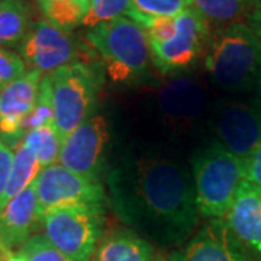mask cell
<instances>
[{
	"instance_id": "cell-11",
	"label": "cell",
	"mask_w": 261,
	"mask_h": 261,
	"mask_svg": "<svg viewBox=\"0 0 261 261\" xmlns=\"http://www.w3.org/2000/svg\"><path fill=\"white\" fill-rule=\"evenodd\" d=\"M34 187L41 218L58 207L105 203L106 200V189L102 180L80 176L60 163L42 168Z\"/></svg>"
},
{
	"instance_id": "cell-17",
	"label": "cell",
	"mask_w": 261,
	"mask_h": 261,
	"mask_svg": "<svg viewBox=\"0 0 261 261\" xmlns=\"http://www.w3.org/2000/svg\"><path fill=\"white\" fill-rule=\"evenodd\" d=\"M154 245L128 228L103 235L90 261H152Z\"/></svg>"
},
{
	"instance_id": "cell-22",
	"label": "cell",
	"mask_w": 261,
	"mask_h": 261,
	"mask_svg": "<svg viewBox=\"0 0 261 261\" xmlns=\"http://www.w3.org/2000/svg\"><path fill=\"white\" fill-rule=\"evenodd\" d=\"M22 141L28 145V148L37 155L41 167L45 168L58 163L60 151L63 145V138L57 129L56 123H49L41 128L28 130Z\"/></svg>"
},
{
	"instance_id": "cell-19",
	"label": "cell",
	"mask_w": 261,
	"mask_h": 261,
	"mask_svg": "<svg viewBox=\"0 0 261 261\" xmlns=\"http://www.w3.org/2000/svg\"><path fill=\"white\" fill-rule=\"evenodd\" d=\"M42 167L38 161L37 155L28 148V145L23 141H20L13 148V164H12L8 185L5 189V195L0 203V209L13 197H16L28 187L32 186L39 176Z\"/></svg>"
},
{
	"instance_id": "cell-29",
	"label": "cell",
	"mask_w": 261,
	"mask_h": 261,
	"mask_svg": "<svg viewBox=\"0 0 261 261\" xmlns=\"http://www.w3.org/2000/svg\"><path fill=\"white\" fill-rule=\"evenodd\" d=\"M245 180L261 187V147L245 160Z\"/></svg>"
},
{
	"instance_id": "cell-25",
	"label": "cell",
	"mask_w": 261,
	"mask_h": 261,
	"mask_svg": "<svg viewBox=\"0 0 261 261\" xmlns=\"http://www.w3.org/2000/svg\"><path fill=\"white\" fill-rule=\"evenodd\" d=\"M129 6L130 0H92L90 10L84 19L83 27L90 29L99 23L125 16Z\"/></svg>"
},
{
	"instance_id": "cell-9",
	"label": "cell",
	"mask_w": 261,
	"mask_h": 261,
	"mask_svg": "<svg viewBox=\"0 0 261 261\" xmlns=\"http://www.w3.org/2000/svg\"><path fill=\"white\" fill-rule=\"evenodd\" d=\"M109 151V122L102 112H96L63 140L58 163L80 176L102 180Z\"/></svg>"
},
{
	"instance_id": "cell-26",
	"label": "cell",
	"mask_w": 261,
	"mask_h": 261,
	"mask_svg": "<svg viewBox=\"0 0 261 261\" xmlns=\"http://www.w3.org/2000/svg\"><path fill=\"white\" fill-rule=\"evenodd\" d=\"M19 251L23 254L27 261H74L58 251L44 233L34 235Z\"/></svg>"
},
{
	"instance_id": "cell-12",
	"label": "cell",
	"mask_w": 261,
	"mask_h": 261,
	"mask_svg": "<svg viewBox=\"0 0 261 261\" xmlns=\"http://www.w3.org/2000/svg\"><path fill=\"white\" fill-rule=\"evenodd\" d=\"M18 47L27 68L42 75L80 60V45L74 35L58 29L45 19L31 23Z\"/></svg>"
},
{
	"instance_id": "cell-32",
	"label": "cell",
	"mask_w": 261,
	"mask_h": 261,
	"mask_svg": "<svg viewBox=\"0 0 261 261\" xmlns=\"http://www.w3.org/2000/svg\"><path fill=\"white\" fill-rule=\"evenodd\" d=\"M8 261H27L25 260V257H23V254L20 251H16L15 254H12L9 257V260Z\"/></svg>"
},
{
	"instance_id": "cell-23",
	"label": "cell",
	"mask_w": 261,
	"mask_h": 261,
	"mask_svg": "<svg viewBox=\"0 0 261 261\" xmlns=\"http://www.w3.org/2000/svg\"><path fill=\"white\" fill-rule=\"evenodd\" d=\"M192 0H130L126 16L145 28L159 18H173L190 8Z\"/></svg>"
},
{
	"instance_id": "cell-5",
	"label": "cell",
	"mask_w": 261,
	"mask_h": 261,
	"mask_svg": "<svg viewBox=\"0 0 261 261\" xmlns=\"http://www.w3.org/2000/svg\"><path fill=\"white\" fill-rule=\"evenodd\" d=\"M105 74L102 63L92 60H77L47 74L57 129L63 140L97 112Z\"/></svg>"
},
{
	"instance_id": "cell-8",
	"label": "cell",
	"mask_w": 261,
	"mask_h": 261,
	"mask_svg": "<svg viewBox=\"0 0 261 261\" xmlns=\"http://www.w3.org/2000/svg\"><path fill=\"white\" fill-rule=\"evenodd\" d=\"M207 129L225 149L247 160L261 147V96L218 99L209 113Z\"/></svg>"
},
{
	"instance_id": "cell-27",
	"label": "cell",
	"mask_w": 261,
	"mask_h": 261,
	"mask_svg": "<svg viewBox=\"0 0 261 261\" xmlns=\"http://www.w3.org/2000/svg\"><path fill=\"white\" fill-rule=\"evenodd\" d=\"M28 71L27 64L18 53L0 47V90Z\"/></svg>"
},
{
	"instance_id": "cell-2",
	"label": "cell",
	"mask_w": 261,
	"mask_h": 261,
	"mask_svg": "<svg viewBox=\"0 0 261 261\" xmlns=\"http://www.w3.org/2000/svg\"><path fill=\"white\" fill-rule=\"evenodd\" d=\"M203 65L212 83L228 93L257 89L261 79V37L245 22L215 29Z\"/></svg>"
},
{
	"instance_id": "cell-30",
	"label": "cell",
	"mask_w": 261,
	"mask_h": 261,
	"mask_svg": "<svg viewBox=\"0 0 261 261\" xmlns=\"http://www.w3.org/2000/svg\"><path fill=\"white\" fill-rule=\"evenodd\" d=\"M245 23H247L257 35H260L261 37V0L257 2L255 8L252 9V12L250 13V16H248Z\"/></svg>"
},
{
	"instance_id": "cell-28",
	"label": "cell",
	"mask_w": 261,
	"mask_h": 261,
	"mask_svg": "<svg viewBox=\"0 0 261 261\" xmlns=\"http://www.w3.org/2000/svg\"><path fill=\"white\" fill-rule=\"evenodd\" d=\"M12 164H13V149L5 141L0 140V203L9 180Z\"/></svg>"
},
{
	"instance_id": "cell-15",
	"label": "cell",
	"mask_w": 261,
	"mask_h": 261,
	"mask_svg": "<svg viewBox=\"0 0 261 261\" xmlns=\"http://www.w3.org/2000/svg\"><path fill=\"white\" fill-rule=\"evenodd\" d=\"M41 226L34 185L0 209V261H8Z\"/></svg>"
},
{
	"instance_id": "cell-18",
	"label": "cell",
	"mask_w": 261,
	"mask_h": 261,
	"mask_svg": "<svg viewBox=\"0 0 261 261\" xmlns=\"http://www.w3.org/2000/svg\"><path fill=\"white\" fill-rule=\"evenodd\" d=\"M258 0H192L195 9L212 31L247 22Z\"/></svg>"
},
{
	"instance_id": "cell-7",
	"label": "cell",
	"mask_w": 261,
	"mask_h": 261,
	"mask_svg": "<svg viewBox=\"0 0 261 261\" xmlns=\"http://www.w3.org/2000/svg\"><path fill=\"white\" fill-rule=\"evenodd\" d=\"M41 228L58 251L74 261H90L103 237L105 203L54 209L41 218Z\"/></svg>"
},
{
	"instance_id": "cell-20",
	"label": "cell",
	"mask_w": 261,
	"mask_h": 261,
	"mask_svg": "<svg viewBox=\"0 0 261 261\" xmlns=\"http://www.w3.org/2000/svg\"><path fill=\"white\" fill-rule=\"evenodd\" d=\"M92 0H38L44 19L61 31L73 32L83 27Z\"/></svg>"
},
{
	"instance_id": "cell-33",
	"label": "cell",
	"mask_w": 261,
	"mask_h": 261,
	"mask_svg": "<svg viewBox=\"0 0 261 261\" xmlns=\"http://www.w3.org/2000/svg\"><path fill=\"white\" fill-rule=\"evenodd\" d=\"M257 90H258V93H260L261 96V79H260V82H258V86H257Z\"/></svg>"
},
{
	"instance_id": "cell-6",
	"label": "cell",
	"mask_w": 261,
	"mask_h": 261,
	"mask_svg": "<svg viewBox=\"0 0 261 261\" xmlns=\"http://www.w3.org/2000/svg\"><path fill=\"white\" fill-rule=\"evenodd\" d=\"M212 105L205 86L183 73L174 74L155 90L152 115L171 140H187L207 126Z\"/></svg>"
},
{
	"instance_id": "cell-16",
	"label": "cell",
	"mask_w": 261,
	"mask_h": 261,
	"mask_svg": "<svg viewBox=\"0 0 261 261\" xmlns=\"http://www.w3.org/2000/svg\"><path fill=\"white\" fill-rule=\"evenodd\" d=\"M222 219L231 232L261 258V187L244 180Z\"/></svg>"
},
{
	"instance_id": "cell-14",
	"label": "cell",
	"mask_w": 261,
	"mask_h": 261,
	"mask_svg": "<svg viewBox=\"0 0 261 261\" xmlns=\"http://www.w3.org/2000/svg\"><path fill=\"white\" fill-rule=\"evenodd\" d=\"M44 75L28 70L0 90V140L13 149L25 135L29 113L37 102Z\"/></svg>"
},
{
	"instance_id": "cell-24",
	"label": "cell",
	"mask_w": 261,
	"mask_h": 261,
	"mask_svg": "<svg viewBox=\"0 0 261 261\" xmlns=\"http://www.w3.org/2000/svg\"><path fill=\"white\" fill-rule=\"evenodd\" d=\"M49 123H56V115H54V105H53V94H51V86L47 75L42 77L39 93H38L37 102L29 113L27 125H25V134L31 129L41 128Z\"/></svg>"
},
{
	"instance_id": "cell-21",
	"label": "cell",
	"mask_w": 261,
	"mask_h": 261,
	"mask_svg": "<svg viewBox=\"0 0 261 261\" xmlns=\"http://www.w3.org/2000/svg\"><path fill=\"white\" fill-rule=\"evenodd\" d=\"M29 27V10L22 0H0V47L19 45Z\"/></svg>"
},
{
	"instance_id": "cell-13",
	"label": "cell",
	"mask_w": 261,
	"mask_h": 261,
	"mask_svg": "<svg viewBox=\"0 0 261 261\" xmlns=\"http://www.w3.org/2000/svg\"><path fill=\"white\" fill-rule=\"evenodd\" d=\"M173 252L176 261H261L231 232L224 219H209Z\"/></svg>"
},
{
	"instance_id": "cell-31",
	"label": "cell",
	"mask_w": 261,
	"mask_h": 261,
	"mask_svg": "<svg viewBox=\"0 0 261 261\" xmlns=\"http://www.w3.org/2000/svg\"><path fill=\"white\" fill-rule=\"evenodd\" d=\"M152 261H176V257H174V252H171L168 255H159Z\"/></svg>"
},
{
	"instance_id": "cell-1",
	"label": "cell",
	"mask_w": 261,
	"mask_h": 261,
	"mask_svg": "<svg viewBox=\"0 0 261 261\" xmlns=\"http://www.w3.org/2000/svg\"><path fill=\"white\" fill-rule=\"evenodd\" d=\"M106 199L126 228L151 244L183 245L200 214L190 163L160 144L132 145L105 176Z\"/></svg>"
},
{
	"instance_id": "cell-3",
	"label": "cell",
	"mask_w": 261,
	"mask_h": 261,
	"mask_svg": "<svg viewBox=\"0 0 261 261\" xmlns=\"http://www.w3.org/2000/svg\"><path fill=\"white\" fill-rule=\"evenodd\" d=\"M86 39L100 57L105 73L113 83H140L152 64L148 37L128 16L112 19L87 29Z\"/></svg>"
},
{
	"instance_id": "cell-10",
	"label": "cell",
	"mask_w": 261,
	"mask_h": 261,
	"mask_svg": "<svg viewBox=\"0 0 261 261\" xmlns=\"http://www.w3.org/2000/svg\"><path fill=\"white\" fill-rule=\"evenodd\" d=\"M212 34V28L195 9L187 8L177 15L176 31L167 41L149 44L152 64L161 74H183L202 56Z\"/></svg>"
},
{
	"instance_id": "cell-4",
	"label": "cell",
	"mask_w": 261,
	"mask_h": 261,
	"mask_svg": "<svg viewBox=\"0 0 261 261\" xmlns=\"http://www.w3.org/2000/svg\"><path fill=\"white\" fill-rule=\"evenodd\" d=\"M190 171L200 218L222 219L245 180V160L211 141L192 154Z\"/></svg>"
}]
</instances>
